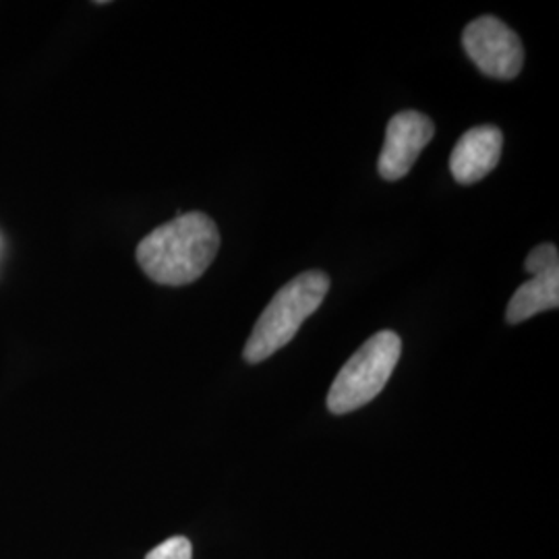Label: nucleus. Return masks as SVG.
I'll list each match as a JSON object with an SVG mask.
<instances>
[{
  "label": "nucleus",
  "instance_id": "2",
  "mask_svg": "<svg viewBox=\"0 0 559 559\" xmlns=\"http://www.w3.org/2000/svg\"><path fill=\"white\" fill-rule=\"evenodd\" d=\"M330 290V276L321 270L302 272L284 284L263 309L251 336L245 344L242 357L255 365L270 359L280 348L299 334L300 325L309 320Z\"/></svg>",
  "mask_w": 559,
  "mask_h": 559
},
{
  "label": "nucleus",
  "instance_id": "3",
  "mask_svg": "<svg viewBox=\"0 0 559 559\" xmlns=\"http://www.w3.org/2000/svg\"><path fill=\"white\" fill-rule=\"evenodd\" d=\"M402 355V340L396 332L383 330L367 340L346 360L328 394V408L334 415H348L369 404L392 378Z\"/></svg>",
  "mask_w": 559,
  "mask_h": 559
},
{
  "label": "nucleus",
  "instance_id": "9",
  "mask_svg": "<svg viewBox=\"0 0 559 559\" xmlns=\"http://www.w3.org/2000/svg\"><path fill=\"white\" fill-rule=\"evenodd\" d=\"M193 558V547L191 540L187 537H173L154 547L145 559H191Z\"/></svg>",
  "mask_w": 559,
  "mask_h": 559
},
{
  "label": "nucleus",
  "instance_id": "5",
  "mask_svg": "<svg viewBox=\"0 0 559 559\" xmlns=\"http://www.w3.org/2000/svg\"><path fill=\"white\" fill-rule=\"evenodd\" d=\"M433 120L417 110H404L394 115L388 124L385 141L378 160L381 179H404L413 170L420 152L433 140Z\"/></svg>",
  "mask_w": 559,
  "mask_h": 559
},
{
  "label": "nucleus",
  "instance_id": "4",
  "mask_svg": "<svg viewBox=\"0 0 559 559\" xmlns=\"http://www.w3.org/2000/svg\"><path fill=\"white\" fill-rule=\"evenodd\" d=\"M462 46L468 59L477 64L483 75L493 80L519 78L524 64V48L519 34L503 21L483 15L464 27Z\"/></svg>",
  "mask_w": 559,
  "mask_h": 559
},
{
  "label": "nucleus",
  "instance_id": "1",
  "mask_svg": "<svg viewBox=\"0 0 559 559\" xmlns=\"http://www.w3.org/2000/svg\"><path fill=\"white\" fill-rule=\"evenodd\" d=\"M221 249V230L203 212L177 214L141 240L138 263L147 278L164 286L200 280Z\"/></svg>",
  "mask_w": 559,
  "mask_h": 559
},
{
  "label": "nucleus",
  "instance_id": "7",
  "mask_svg": "<svg viewBox=\"0 0 559 559\" xmlns=\"http://www.w3.org/2000/svg\"><path fill=\"white\" fill-rule=\"evenodd\" d=\"M559 305V270L545 272L539 276H533L528 282L519 286L514 297L508 305L506 321L510 325H516L522 321L535 318L543 311L558 309Z\"/></svg>",
  "mask_w": 559,
  "mask_h": 559
},
{
  "label": "nucleus",
  "instance_id": "6",
  "mask_svg": "<svg viewBox=\"0 0 559 559\" xmlns=\"http://www.w3.org/2000/svg\"><path fill=\"white\" fill-rule=\"evenodd\" d=\"M503 135L496 124H479L460 138L450 156V173L460 185H475L500 164Z\"/></svg>",
  "mask_w": 559,
  "mask_h": 559
},
{
  "label": "nucleus",
  "instance_id": "8",
  "mask_svg": "<svg viewBox=\"0 0 559 559\" xmlns=\"http://www.w3.org/2000/svg\"><path fill=\"white\" fill-rule=\"evenodd\" d=\"M524 270L533 276H539L551 270H559L558 247L551 242H543L539 247H535L528 258L524 261Z\"/></svg>",
  "mask_w": 559,
  "mask_h": 559
}]
</instances>
